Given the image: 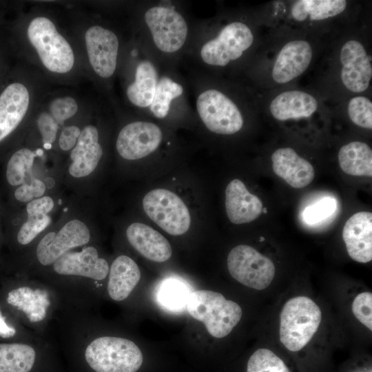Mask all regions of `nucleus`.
Masks as SVG:
<instances>
[{"instance_id":"nucleus-40","label":"nucleus","mask_w":372,"mask_h":372,"mask_svg":"<svg viewBox=\"0 0 372 372\" xmlns=\"http://www.w3.org/2000/svg\"><path fill=\"white\" fill-rule=\"evenodd\" d=\"M45 183H46V184H45V187H47L49 189L52 188L54 185V179L50 177L45 178Z\"/></svg>"},{"instance_id":"nucleus-26","label":"nucleus","mask_w":372,"mask_h":372,"mask_svg":"<svg viewBox=\"0 0 372 372\" xmlns=\"http://www.w3.org/2000/svg\"><path fill=\"white\" fill-rule=\"evenodd\" d=\"M54 207V201L50 196H43L29 202L26 207L27 220L20 227L17 241L21 245H27L42 232L50 223L48 215Z\"/></svg>"},{"instance_id":"nucleus-43","label":"nucleus","mask_w":372,"mask_h":372,"mask_svg":"<svg viewBox=\"0 0 372 372\" xmlns=\"http://www.w3.org/2000/svg\"><path fill=\"white\" fill-rule=\"evenodd\" d=\"M67 210H68V208H65V209H63L64 211H66Z\"/></svg>"},{"instance_id":"nucleus-39","label":"nucleus","mask_w":372,"mask_h":372,"mask_svg":"<svg viewBox=\"0 0 372 372\" xmlns=\"http://www.w3.org/2000/svg\"><path fill=\"white\" fill-rule=\"evenodd\" d=\"M18 333V329L14 324H11L7 321V318L3 315L0 309V337L3 339H10Z\"/></svg>"},{"instance_id":"nucleus-25","label":"nucleus","mask_w":372,"mask_h":372,"mask_svg":"<svg viewBox=\"0 0 372 372\" xmlns=\"http://www.w3.org/2000/svg\"><path fill=\"white\" fill-rule=\"evenodd\" d=\"M318 108V101L311 94L298 90L284 92L271 102L269 109L279 121L309 117Z\"/></svg>"},{"instance_id":"nucleus-17","label":"nucleus","mask_w":372,"mask_h":372,"mask_svg":"<svg viewBox=\"0 0 372 372\" xmlns=\"http://www.w3.org/2000/svg\"><path fill=\"white\" fill-rule=\"evenodd\" d=\"M30 92L21 82L8 85L0 94V142L21 123L30 106Z\"/></svg>"},{"instance_id":"nucleus-21","label":"nucleus","mask_w":372,"mask_h":372,"mask_svg":"<svg viewBox=\"0 0 372 372\" xmlns=\"http://www.w3.org/2000/svg\"><path fill=\"white\" fill-rule=\"evenodd\" d=\"M273 172L294 188H302L313 180L315 172L311 164L291 147H282L271 155Z\"/></svg>"},{"instance_id":"nucleus-23","label":"nucleus","mask_w":372,"mask_h":372,"mask_svg":"<svg viewBox=\"0 0 372 372\" xmlns=\"http://www.w3.org/2000/svg\"><path fill=\"white\" fill-rule=\"evenodd\" d=\"M126 236L130 244L148 260L162 262L172 256V249L169 241L145 224H131L127 229Z\"/></svg>"},{"instance_id":"nucleus-16","label":"nucleus","mask_w":372,"mask_h":372,"mask_svg":"<svg viewBox=\"0 0 372 372\" xmlns=\"http://www.w3.org/2000/svg\"><path fill=\"white\" fill-rule=\"evenodd\" d=\"M341 80L344 86L353 92L365 91L372 77L371 57L359 41L350 40L342 47Z\"/></svg>"},{"instance_id":"nucleus-38","label":"nucleus","mask_w":372,"mask_h":372,"mask_svg":"<svg viewBox=\"0 0 372 372\" xmlns=\"http://www.w3.org/2000/svg\"><path fill=\"white\" fill-rule=\"evenodd\" d=\"M81 131L80 128L76 125L64 127L59 138V147L63 151L72 149L76 144Z\"/></svg>"},{"instance_id":"nucleus-15","label":"nucleus","mask_w":372,"mask_h":372,"mask_svg":"<svg viewBox=\"0 0 372 372\" xmlns=\"http://www.w3.org/2000/svg\"><path fill=\"white\" fill-rule=\"evenodd\" d=\"M90 238V229L83 222L72 220L59 231H50L39 240L35 249L36 259L39 265L48 267L65 253L86 246Z\"/></svg>"},{"instance_id":"nucleus-4","label":"nucleus","mask_w":372,"mask_h":372,"mask_svg":"<svg viewBox=\"0 0 372 372\" xmlns=\"http://www.w3.org/2000/svg\"><path fill=\"white\" fill-rule=\"evenodd\" d=\"M254 40L251 28L243 21H232L214 29L207 21H198L191 45L182 63L211 73L240 59Z\"/></svg>"},{"instance_id":"nucleus-11","label":"nucleus","mask_w":372,"mask_h":372,"mask_svg":"<svg viewBox=\"0 0 372 372\" xmlns=\"http://www.w3.org/2000/svg\"><path fill=\"white\" fill-rule=\"evenodd\" d=\"M146 214L160 227L171 235L183 234L189 228L191 216L183 200L165 189L148 192L143 199Z\"/></svg>"},{"instance_id":"nucleus-20","label":"nucleus","mask_w":372,"mask_h":372,"mask_svg":"<svg viewBox=\"0 0 372 372\" xmlns=\"http://www.w3.org/2000/svg\"><path fill=\"white\" fill-rule=\"evenodd\" d=\"M313 56L310 44L295 40L285 44L280 51L272 70L278 83H286L302 74L309 67Z\"/></svg>"},{"instance_id":"nucleus-5","label":"nucleus","mask_w":372,"mask_h":372,"mask_svg":"<svg viewBox=\"0 0 372 372\" xmlns=\"http://www.w3.org/2000/svg\"><path fill=\"white\" fill-rule=\"evenodd\" d=\"M6 302L18 312L28 329L48 339L52 322L64 306L52 286L37 279H30L8 291Z\"/></svg>"},{"instance_id":"nucleus-37","label":"nucleus","mask_w":372,"mask_h":372,"mask_svg":"<svg viewBox=\"0 0 372 372\" xmlns=\"http://www.w3.org/2000/svg\"><path fill=\"white\" fill-rule=\"evenodd\" d=\"M46 187L41 180L31 177L19 186L14 192V196L20 202H30L34 198H41L45 193Z\"/></svg>"},{"instance_id":"nucleus-30","label":"nucleus","mask_w":372,"mask_h":372,"mask_svg":"<svg viewBox=\"0 0 372 372\" xmlns=\"http://www.w3.org/2000/svg\"><path fill=\"white\" fill-rule=\"evenodd\" d=\"M337 209L338 201L334 196H323L302 209L301 218L307 226H319L333 216Z\"/></svg>"},{"instance_id":"nucleus-18","label":"nucleus","mask_w":372,"mask_h":372,"mask_svg":"<svg viewBox=\"0 0 372 372\" xmlns=\"http://www.w3.org/2000/svg\"><path fill=\"white\" fill-rule=\"evenodd\" d=\"M342 238L349 256L366 263L372 260V214L360 211L346 222Z\"/></svg>"},{"instance_id":"nucleus-24","label":"nucleus","mask_w":372,"mask_h":372,"mask_svg":"<svg viewBox=\"0 0 372 372\" xmlns=\"http://www.w3.org/2000/svg\"><path fill=\"white\" fill-rule=\"evenodd\" d=\"M106 286L108 296L113 300L121 302L127 299L139 282L141 270L130 257L121 255L110 267Z\"/></svg>"},{"instance_id":"nucleus-6","label":"nucleus","mask_w":372,"mask_h":372,"mask_svg":"<svg viewBox=\"0 0 372 372\" xmlns=\"http://www.w3.org/2000/svg\"><path fill=\"white\" fill-rule=\"evenodd\" d=\"M60 350L51 339L36 336L0 343V372H67Z\"/></svg>"},{"instance_id":"nucleus-22","label":"nucleus","mask_w":372,"mask_h":372,"mask_svg":"<svg viewBox=\"0 0 372 372\" xmlns=\"http://www.w3.org/2000/svg\"><path fill=\"white\" fill-rule=\"evenodd\" d=\"M225 209L232 223L244 224L256 220L262 213L263 205L240 180L234 179L225 189Z\"/></svg>"},{"instance_id":"nucleus-2","label":"nucleus","mask_w":372,"mask_h":372,"mask_svg":"<svg viewBox=\"0 0 372 372\" xmlns=\"http://www.w3.org/2000/svg\"><path fill=\"white\" fill-rule=\"evenodd\" d=\"M67 372H139L144 356L132 340L95 335L85 309L64 305L54 321Z\"/></svg>"},{"instance_id":"nucleus-35","label":"nucleus","mask_w":372,"mask_h":372,"mask_svg":"<svg viewBox=\"0 0 372 372\" xmlns=\"http://www.w3.org/2000/svg\"><path fill=\"white\" fill-rule=\"evenodd\" d=\"M355 317L369 329L372 330V293L369 291L358 294L352 303Z\"/></svg>"},{"instance_id":"nucleus-31","label":"nucleus","mask_w":372,"mask_h":372,"mask_svg":"<svg viewBox=\"0 0 372 372\" xmlns=\"http://www.w3.org/2000/svg\"><path fill=\"white\" fill-rule=\"evenodd\" d=\"M36 155L28 148H21L12 155L6 169V179L10 185L16 186L26 182Z\"/></svg>"},{"instance_id":"nucleus-3","label":"nucleus","mask_w":372,"mask_h":372,"mask_svg":"<svg viewBox=\"0 0 372 372\" xmlns=\"http://www.w3.org/2000/svg\"><path fill=\"white\" fill-rule=\"evenodd\" d=\"M197 21L181 1H141L133 8L132 36L161 61L180 66Z\"/></svg>"},{"instance_id":"nucleus-33","label":"nucleus","mask_w":372,"mask_h":372,"mask_svg":"<svg viewBox=\"0 0 372 372\" xmlns=\"http://www.w3.org/2000/svg\"><path fill=\"white\" fill-rule=\"evenodd\" d=\"M350 119L357 125L371 130L372 103L366 97L355 96L350 100L347 107Z\"/></svg>"},{"instance_id":"nucleus-42","label":"nucleus","mask_w":372,"mask_h":372,"mask_svg":"<svg viewBox=\"0 0 372 372\" xmlns=\"http://www.w3.org/2000/svg\"><path fill=\"white\" fill-rule=\"evenodd\" d=\"M59 203L60 205L61 204V199L59 200Z\"/></svg>"},{"instance_id":"nucleus-8","label":"nucleus","mask_w":372,"mask_h":372,"mask_svg":"<svg viewBox=\"0 0 372 372\" xmlns=\"http://www.w3.org/2000/svg\"><path fill=\"white\" fill-rule=\"evenodd\" d=\"M186 309L192 317L205 324L211 335L217 338L229 334L240 320L242 313L238 304L210 290L191 292Z\"/></svg>"},{"instance_id":"nucleus-34","label":"nucleus","mask_w":372,"mask_h":372,"mask_svg":"<svg viewBox=\"0 0 372 372\" xmlns=\"http://www.w3.org/2000/svg\"><path fill=\"white\" fill-rule=\"evenodd\" d=\"M78 110L79 104L71 96L56 97L50 102L48 105V112L59 126L63 125L65 121L74 116Z\"/></svg>"},{"instance_id":"nucleus-32","label":"nucleus","mask_w":372,"mask_h":372,"mask_svg":"<svg viewBox=\"0 0 372 372\" xmlns=\"http://www.w3.org/2000/svg\"><path fill=\"white\" fill-rule=\"evenodd\" d=\"M247 372H290L284 362L267 349L252 353L247 364Z\"/></svg>"},{"instance_id":"nucleus-12","label":"nucleus","mask_w":372,"mask_h":372,"mask_svg":"<svg viewBox=\"0 0 372 372\" xmlns=\"http://www.w3.org/2000/svg\"><path fill=\"white\" fill-rule=\"evenodd\" d=\"M230 275L238 282L250 288L266 289L274 278L273 262L254 247L240 245L234 247L227 256Z\"/></svg>"},{"instance_id":"nucleus-28","label":"nucleus","mask_w":372,"mask_h":372,"mask_svg":"<svg viewBox=\"0 0 372 372\" xmlns=\"http://www.w3.org/2000/svg\"><path fill=\"white\" fill-rule=\"evenodd\" d=\"M346 7L344 0H300L293 4L291 14L298 21L308 17L312 21H320L340 14Z\"/></svg>"},{"instance_id":"nucleus-41","label":"nucleus","mask_w":372,"mask_h":372,"mask_svg":"<svg viewBox=\"0 0 372 372\" xmlns=\"http://www.w3.org/2000/svg\"><path fill=\"white\" fill-rule=\"evenodd\" d=\"M264 240H265V238L263 237H260V242H262Z\"/></svg>"},{"instance_id":"nucleus-19","label":"nucleus","mask_w":372,"mask_h":372,"mask_svg":"<svg viewBox=\"0 0 372 372\" xmlns=\"http://www.w3.org/2000/svg\"><path fill=\"white\" fill-rule=\"evenodd\" d=\"M103 153L98 128L93 125H85L71 151L69 173L75 178L88 176L96 169Z\"/></svg>"},{"instance_id":"nucleus-13","label":"nucleus","mask_w":372,"mask_h":372,"mask_svg":"<svg viewBox=\"0 0 372 372\" xmlns=\"http://www.w3.org/2000/svg\"><path fill=\"white\" fill-rule=\"evenodd\" d=\"M49 267L50 276L41 279L45 282L70 276H83L100 283L107 277L110 269L107 261L99 256L94 246H85L80 251L71 250Z\"/></svg>"},{"instance_id":"nucleus-7","label":"nucleus","mask_w":372,"mask_h":372,"mask_svg":"<svg viewBox=\"0 0 372 372\" xmlns=\"http://www.w3.org/2000/svg\"><path fill=\"white\" fill-rule=\"evenodd\" d=\"M27 37L48 71L64 74L72 70L75 63L74 50L48 17L33 18L27 28Z\"/></svg>"},{"instance_id":"nucleus-14","label":"nucleus","mask_w":372,"mask_h":372,"mask_svg":"<svg viewBox=\"0 0 372 372\" xmlns=\"http://www.w3.org/2000/svg\"><path fill=\"white\" fill-rule=\"evenodd\" d=\"M164 138L161 127L153 121L140 119L125 125L116 141L118 154L124 159L134 161L156 151Z\"/></svg>"},{"instance_id":"nucleus-1","label":"nucleus","mask_w":372,"mask_h":372,"mask_svg":"<svg viewBox=\"0 0 372 372\" xmlns=\"http://www.w3.org/2000/svg\"><path fill=\"white\" fill-rule=\"evenodd\" d=\"M180 69L159 59L132 36L118 68L127 105L158 121L194 116L189 85Z\"/></svg>"},{"instance_id":"nucleus-29","label":"nucleus","mask_w":372,"mask_h":372,"mask_svg":"<svg viewBox=\"0 0 372 372\" xmlns=\"http://www.w3.org/2000/svg\"><path fill=\"white\" fill-rule=\"evenodd\" d=\"M191 292L185 282L177 279H167L160 285L157 299L165 309L180 311L186 307Z\"/></svg>"},{"instance_id":"nucleus-27","label":"nucleus","mask_w":372,"mask_h":372,"mask_svg":"<svg viewBox=\"0 0 372 372\" xmlns=\"http://www.w3.org/2000/svg\"><path fill=\"white\" fill-rule=\"evenodd\" d=\"M342 170L351 176H372V150L365 143L353 141L343 145L338 153Z\"/></svg>"},{"instance_id":"nucleus-10","label":"nucleus","mask_w":372,"mask_h":372,"mask_svg":"<svg viewBox=\"0 0 372 372\" xmlns=\"http://www.w3.org/2000/svg\"><path fill=\"white\" fill-rule=\"evenodd\" d=\"M87 59L96 76L105 83L115 77L120 66L123 48L114 29L103 24H94L84 36Z\"/></svg>"},{"instance_id":"nucleus-36","label":"nucleus","mask_w":372,"mask_h":372,"mask_svg":"<svg viewBox=\"0 0 372 372\" xmlns=\"http://www.w3.org/2000/svg\"><path fill=\"white\" fill-rule=\"evenodd\" d=\"M37 124L44 147L50 149L56 140L59 125L48 112H42L39 114Z\"/></svg>"},{"instance_id":"nucleus-9","label":"nucleus","mask_w":372,"mask_h":372,"mask_svg":"<svg viewBox=\"0 0 372 372\" xmlns=\"http://www.w3.org/2000/svg\"><path fill=\"white\" fill-rule=\"evenodd\" d=\"M322 318L320 307L309 298L289 299L280 315V340L291 351L301 350L317 331Z\"/></svg>"}]
</instances>
